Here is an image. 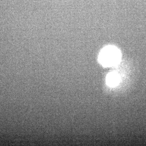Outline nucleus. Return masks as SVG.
Segmentation results:
<instances>
[{
    "instance_id": "nucleus-1",
    "label": "nucleus",
    "mask_w": 146,
    "mask_h": 146,
    "mask_svg": "<svg viewBox=\"0 0 146 146\" xmlns=\"http://www.w3.org/2000/svg\"><path fill=\"white\" fill-rule=\"evenodd\" d=\"M120 58L121 53L117 48L108 46L101 52L99 60L103 66L110 67L117 64L119 61Z\"/></svg>"
},
{
    "instance_id": "nucleus-2",
    "label": "nucleus",
    "mask_w": 146,
    "mask_h": 146,
    "mask_svg": "<svg viewBox=\"0 0 146 146\" xmlns=\"http://www.w3.org/2000/svg\"><path fill=\"white\" fill-rule=\"evenodd\" d=\"M119 76L116 73H111L108 75L106 81L108 85L110 86H114L117 85L119 81Z\"/></svg>"
}]
</instances>
